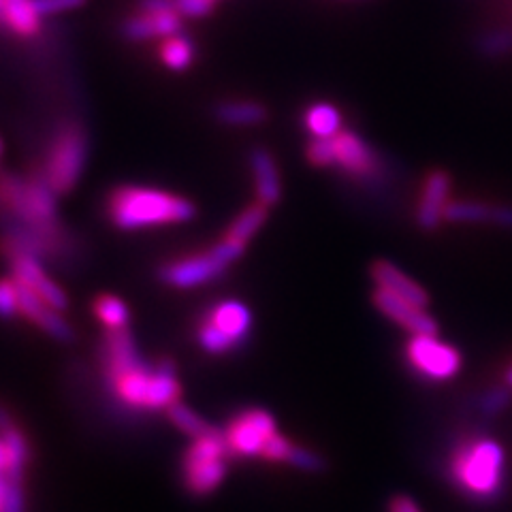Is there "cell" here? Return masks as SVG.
<instances>
[{
	"label": "cell",
	"instance_id": "obj_6",
	"mask_svg": "<svg viewBox=\"0 0 512 512\" xmlns=\"http://www.w3.org/2000/svg\"><path fill=\"white\" fill-rule=\"evenodd\" d=\"M244 254V246H237L229 239L216 244L207 252L186 256V259H178L167 263L160 269V280L175 288H195L201 284H207L224 274L231 263H235L239 256Z\"/></svg>",
	"mask_w": 512,
	"mask_h": 512
},
{
	"label": "cell",
	"instance_id": "obj_31",
	"mask_svg": "<svg viewBox=\"0 0 512 512\" xmlns=\"http://www.w3.org/2000/svg\"><path fill=\"white\" fill-rule=\"evenodd\" d=\"M173 3L178 13L186 15V18H203L214 9V3H210V0H173Z\"/></svg>",
	"mask_w": 512,
	"mask_h": 512
},
{
	"label": "cell",
	"instance_id": "obj_34",
	"mask_svg": "<svg viewBox=\"0 0 512 512\" xmlns=\"http://www.w3.org/2000/svg\"><path fill=\"white\" fill-rule=\"evenodd\" d=\"M7 470V448H5V442L0 440V472Z\"/></svg>",
	"mask_w": 512,
	"mask_h": 512
},
{
	"label": "cell",
	"instance_id": "obj_19",
	"mask_svg": "<svg viewBox=\"0 0 512 512\" xmlns=\"http://www.w3.org/2000/svg\"><path fill=\"white\" fill-rule=\"evenodd\" d=\"M306 128L314 139H331L340 133L342 116L340 111L329 103H316L306 111Z\"/></svg>",
	"mask_w": 512,
	"mask_h": 512
},
{
	"label": "cell",
	"instance_id": "obj_20",
	"mask_svg": "<svg viewBox=\"0 0 512 512\" xmlns=\"http://www.w3.org/2000/svg\"><path fill=\"white\" fill-rule=\"evenodd\" d=\"M267 220V207L263 203H254L248 210L237 216V220L231 224V229L224 235V239L237 244V246H248L252 235L259 231Z\"/></svg>",
	"mask_w": 512,
	"mask_h": 512
},
{
	"label": "cell",
	"instance_id": "obj_7",
	"mask_svg": "<svg viewBox=\"0 0 512 512\" xmlns=\"http://www.w3.org/2000/svg\"><path fill=\"white\" fill-rule=\"evenodd\" d=\"M252 327V314L242 301H220L205 314L197 329V340L203 350L222 355L242 344Z\"/></svg>",
	"mask_w": 512,
	"mask_h": 512
},
{
	"label": "cell",
	"instance_id": "obj_8",
	"mask_svg": "<svg viewBox=\"0 0 512 512\" xmlns=\"http://www.w3.org/2000/svg\"><path fill=\"white\" fill-rule=\"evenodd\" d=\"M406 361L416 376L429 382H444L455 378L463 363L459 350L438 340V333L410 335L406 344Z\"/></svg>",
	"mask_w": 512,
	"mask_h": 512
},
{
	"label": "cell",
	"instance_id": "obj_26",
	"mask_svg": "<svg viewBox=\"0 0 512 512\" xmlns=\"http://www.w3.org/2000/svg\"><path fill=\"white\" fill-rule=\"evenodd\" d=\"M20 314V286L15 280H0V318Z\"/></svg>",
	"mask_w": 512,
	"mask_h": 512
},
{
	"label": "cell",
	"instance_id": "obj_21",
	"mask_svg": "<svg viewBox=\"0 0 512 512\" xmlns=\"http://www.w3.org/2000/svg\"><path fill=\"white\" fill-rule=\"evenodd\" d=\"M265 118V107L252 101H231L218 107V120L229 126H256Z\"/></svg>",
	"mask_w": 512,
	"mask_h": 512
},
{
	"label": "cell",
	"instance_id": "obj_16",
	"mask_svg": "<svg viewBox=\"0 0 512 512\" xmlns=\"http://www.w3.org/2000/svg\"><path fill=\"white\" fill-rule=\"evenodd\" d=\"M372 278L378 288H384V291L402 297V299L414 303V306H419V308L429 306V297L425 293V288L416 284L414 280H410L402 269L389 261H376L372 265Z\"/></svg>",
	"mask_w": 512,
	"mask_h": 512
},
{
	"label": "cell",
	"instance_id": "obj_27",
	"mask_svg": "<svg viewBox=\"0 0 512 512\" xmlns=\"http://www.w3.org/2000/svg\"><path fill=\"white\" fill-rule=\"evenodd\" d=\"M286 463L297 470H303V472H320L325 468L323 457L310 451V448H303L297 444H293V451H291V455H288Z\"/></svg>",
	"mask_w": 512,
	"mask_h": 512
},
{
	"label": "cell",
	"instance_id": "obj_30",
	"mask_svg": "<svg viewBox=\"0 0 512 512\" xmlns=\"http://www.w3.org/2000/svg\"><path fill=\"white\" fill-rule=\"evenodd\" d=\"M308 158L318 167L333 165V143L331 139H314L308 146Z\"/></svg>",
	"mask_w": 512,
	"mask_h": 512
},
{
	"label": "cell",
	"instance_id": "obj_29",
	"mask_svg": "<svg viewBox=\"0 0 512 512\" xmlns=\"http://www.w3.org/2000/svg\"><path fill=\"white\" fill-rule=\"evenodd\" d=\"M291 451H293V442L286 440V438L280 436V434H276L274 438H271V440L265 444L261 457H263L265 461L286 463V461H288V455H291Z\"/></svg>",
	"mask_w": 512,
	"mask_h": 512
},
{
	"label": "cell",
	"instance_id": "obj_12",
	"mask_svg": "<svg viewBox=\"0 0 512 512\" xmlns=\"http://www.w3.org/2000/svg\"><path fill=\"white\" fill-rule=\"evenodd\" d=\"M374 306L387 316L393 323L399 327H404L412 335H425V333H438L436 320L431 318L425 308L414 306V303L397 297L384 288H378L374 291Z\"/></svg>",
	"mask_w": 512,
	"mask_h": 512
},
{
	"label": "cell",
	"instance_id": "obj_11",
	"mask_svg": "<svg viewBox=\"0 0 512 512\" xmlns=\"http://www.w3.org/2000/svg\"><path fill=\"white\" fill-rule=\"evenodd\" d=\"M333 165H338L346 175L355 180H370L378 173V158L367 143L350 131H340L331 137Z\"/></svg>",
	"mask_w": 512,
	"mask_h": 512
},
{
	"label": "cell",
	"instance_id": "obj_25",
	"mask_svg": "<svg viewBox=\"0 0 512 512\" xmlns=\"http://www.w3.org/2000/svg\"><path fill=\"white\" fill-rule=\"evenodd\" d=\"M512 404V389L504 387H493L487 389L478 399V412L485 416V419H493V416L502 414Z\"/></svg>",
	"mask_w": 512,
	"mask_h": 512
},
{
	"label": "cell",
	"instance_id": "obj_14",
	"mask_svg": "<svg viewBox=\"0 0 512 512\" xmlns=\"http://www.w3.org/2000/svg\"><path fill=\"white\" fill-rule=\"evenodd\" d=\"M448 188H451V180L444 171H431L427 175L419 210H416V222H419L421 229L434 231L440 227L442 220H446Z\"/></svg>",
	"mask_w": 512,
	"mask_h": 512
},
{
	"label": "cell",
	"instance_id": "obj_23",
	"mask_svg": "<svg viewBox=\"0 0 512 512\" xmlns=\"http://www.w3.org/2000/svg\"><path fill=\"white\" fill-rule=\"evenodd\" d=\"M94 314L107 331H120L128 325V308L126 303L114 295H101L94 301Z\"/></svg>",
	"mask_w": 512,
	"mask_h": 512
},
{
	"label": "cell",
	"instance_id": "obj_1",
	"mask_svg": "<svg viewBox=\"0 0 512 512\" xmlns=\"http://www.w3.org/2000/svg\"><path fill=\"white\" fill-rule=\"evenodd\" d=\"M107 384L122 404L137 410H167L180 402L182 387L171 361L150 367L139 359L131 333L107 331L103 344Z\"/></svg>",
	"mask_w": 512,
	"mask_h": 512
},
{
	"label": "cell",
	"instance_id": "obj_15",
	"mask_svg": "<svg viewBox=\"0 0 512 512\" xmlns=\"http://www.w3.org/2000/svg\"><path fill=\"white\" fill-rule=\"evenodd\" d=\"M182 30V15L171 11H141L137 18L124 22L122 32L131 41H150L156 37H175Z\"/></svg>",
	"mask_w": 512,
	"mask_h": 512
},
{
	"label": "cell",
	"instance_id": "obj_37",
	"mask_svg": "<svg viewBox=\"0 0 512 512\" xmlns=\"http://www.w3.org/2000/svg\"><path fill=\"white\" fill-rule=\"evenodd\" d=\"M5 5L7 0H0V28H5Z\"/></svg>",
	"mask_w": 512,
	"mask_h": 512
},
{
	"label": "cell",
	"instance_id": "obj_38",
	"mask_svg": "<svg viewBox=\"0 0 512 512\" xmlns=\"http://www.w3.org/2000/svg\"><path fill=\"white\" fill-rule=\"evenodd\" d=\"M0 152H3V143H0Z\"/></svg>",
	"mask_w": 512,
	"mask_h": 512
},
{
	"label": "cell",
	"instance_id": "obj_2",
	"mask_svg": "<svg viewBox=\"0 0 512 512\" xmlns=\"http://www.w3.org/2000/svg\"><path fill=\"white\" fill-rule=\"evenodd\" d=\"M504 448L489 436L461 438L451 459H448V476L461 495L474 502H493L500 498L504 487Z\"/></svg>",
	"mask_w": 512,
	"mask_h": 512
},
{
	"label": "cell",
	"instance_id": "obj_5",
	"mask_svg": "<svg viewBox=\"0 0 512 512\" xmlns=\"http://www.w3.org/2000/svg\"><path fill=\"white\" fill-rule=\"evenodd\" d=\"M86 165V135L82 126L64 122L52 137L45 156L43 178L56 195H67L82 178Z\"/></svg>",
	"mask_w": 512,
	"mask_h": 512
},
{
	"label": "cell",
	"instance_id": "obj_35",
	"mask_svg": "<svg viewBox=\"0 0 512 512\" xmlns=\"http://www.w3.org/2000/svg\"><path fill=\"white\" fill-rule=\"evenodd\" d=\"M5 491H7V480L0 478V512H3V506H5Z\"/></svg>",
	"mask_w": 512,
	"mask_h": 512
},
{
	"label": "cell",
	"instance_id": "obj_24",
	"mask_svg": "<svg viewBox=\"0 0 512 512\" xmlns=\"http://www.w3.org/2000/svg\"><path fill=\"white\" fill-rule=\"evenodd\" d=\"M165 412H167V419H169L175 427H178V429L182 431V434H186V436H190V438H199V436L207 434V431L212 429L210 423H205L195 410H190V408L184 406L182 402L173 404V406L167 408Z\"/></svg>",
	"mask_w": 512,
	"mask_h": 512
},
{
	"label": "cell",
	"instance_id": "obj_18",
	"mask_svg": "<svg viewBox=\"0 0 512 512\" xmlns=\"http://www.w3.org/2000/svg\"><path fill=\"white\" fill-rule=\"evenodd\" d=\"M41 28V13L35 0H7L5 30H13L20 37H35Z\"/></svg>",
	"mask_w": 512,
	"mask_h": 512
},
{
	"label": "cell",
	"instance_id": "obj_28",
	"mask_svg": "<svg viewBox=\"0 0 512 512\" xmlns=\"http://www.w3.org/2000/svg\"><path fill=\"white\" fill-rule=\"evenodd\" d=\"M480 52L487 56H500L512 52V32L510 30H495L485 35L478 43Z\"/></svg>",
	"mask_w": 512,
	"mask_h": 512
},
{
	"label": "cell",
	"instance_id": "obj_3",
	"mask_svg": "<svg viewBox=\"0 0 512 512\" xmlns=\"http://www.w3.org/2000/svg\"><path fill=\"white\" fill-rule=\"evenodd\" d=\"M195 214V205L188 199L158 188L122 186L111 192L107 201L109 220L124 231L180 224L192 220Z\"/></svg>",
	"mask_w": 512,
	"mask_h": 512
},
{
	"label": "cell",
	"instance_id": "obj_10",
	"mask_svg": "<svg viewBox=\"0 0 512 512\" xmlns=\"http://www.w3.org/2000/svg\"><path fill=\"white\" fill-rule=\"evenodd\" d=\"M5 256L11 265L13 280H18L26 288H30L32 293H37L45 303H50L58 312L69 306L67 295H64V291L54 280L45 276L37 256H30L26 252H5Z\"/></svg>",
	"mask_w": 512,
	"mask_h": 512
},
{
	"label": "cell",
	"instance_id": "obj_13",
	"mask_svg": "<svg viewBox=\"0 0 512 512\" xmlns=\"http://www.w3.org/2000/svg\"><path fill=\"white\" fill-rule=\"evenodd\" d=\"M18 286H20V314L26 316L30 323H35L47 335H52V338L60 342H71L73 329L67 320L60 316V312L54 310L50 303H45L37 293H32L24 284L18 282Z\"/></svg>",
	"mask_w": 512,
	"mask_h": 512
},
{
	"label": "cell",
	"instance_id": "obj_32",
	"mask_svg": "<svg viewBox=\"0 0 512 512\" xmlns=\"http://www.w3.org/2000/svg\"><path fill=\"white\" fill-rule=\"evenodd\" d=\"M86 0H35V7L37 11L43 15H54V13H62V11H69V9H77L82 7Z\"/></svg>",
	"mask_w": 512,
	"mask_h": 512
},
{
	"label": "cell",
	"instance_id": "obj_33",
	"mask_svg": "<svg viewBox=\"0 0 512 512\" xmlns=\"http://www.w3.org/2000/svg\"><path fill=\"white\" fill-rule=\"evenodd\" d=\"M389 512H421V508L408 495H393L389 502Z\"/></svg>",
	"mask_w": 512,
	"mask_h": 512
},
{
	"label": "cell",
	"instance_id": "obj_4",
	"mask_svg": "<svg viewBox=\"0 0 512 512\" xmlns=\"http://www.w3.org/2000/svg\"><path fill=\"white\" fill-rule=\"evenodd\" d=\"M227 455H231L227 438L216 427L199 438H192L182 461L186 489L192 495L216 491L227 476Z\"/></svg>",
	"mask_w": 512,
	"mask_h": 512
},
{
	"label": "cell",
	"instance_id": "obj_9",
	"mask_svg": "<svg viewBox=\"0 0 512 512\" xmlns=\"http://www.w3.org/2000/svg\"><path fill=\"white\" fill-rule=\"evenodd\" d=\"M278 434L276 421L267 410L250 408L235 414L224 431L229 453L233 457H256L263 453L265 444Z\"/></svg>",
	"mask_w": 512,
	"mask_h": 512
},
{
	"label": "cell",
	"instance_id": "obj_22",
	"mask_svg": "<svg viewBox=\"0 0 512 512\" xmlns=\"http://www.w3.org/2000/svg\"><path fill=\"white\" fill-rule=\"evenodd\" d=\"M160 60L173 71H184L195 60V45L180 35L167 37V41L160 45Z\"/></svg>",
	"mask_w": 512,
	"mask_h": 512
},
{
	"label": "cell",
	"instance_id": "obj_17",
	"mask_svg": "<svg viewBox=\"0 0 512 512\" xmlns=\"http://www.w3.org/2000/svg\"><path fill=\"white\" fill-rule=\"evenodd\" d=\"M250 165L254 173L256 197H259V203H263L265 207L276 205L282 195V184H280V175H278L274 156H271L267 150L259 148L252 152Z\"/></svg>",
	"mask_w": 512,
	"mask_h": 512
},
{
	"label": "cell",
	"instance_id": "obj_36",
	"mask_svg": "<svg viewBox=\"0 0 512 512\" xmlns=\"http://www.w3.org/2000/svg\"><path fill=\"white\" fill-rule=\"evenodd\" d=\"M504 384L508 389H512V363L506 367V372H504Z\"/></svg>",
	"mask_w": 512,
	"mask_h": 512
},
{
	"label": "cell",
	"instance_id": "obj_39",
	"mask_svg": "<svg viewBox=\"0 0 512 512\" xmlns=\"http://www.w3.org/2000/svg\"><path fill=\"white\" fill-rule=\"evenodd\" d=\"M210 3H214V5H216V0H210Z\"/></svg>",
	"mask_w": 512,
	"mask_h": 512
}]
</instances>
